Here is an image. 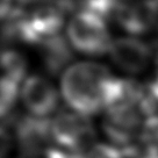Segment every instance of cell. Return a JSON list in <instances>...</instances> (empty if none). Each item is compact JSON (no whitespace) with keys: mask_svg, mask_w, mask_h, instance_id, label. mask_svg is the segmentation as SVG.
<instances>
[{"mask_svg":"<svg viewBox=\"0 0 158 158\" xmlns=\"http://www.w3.org/2000/svg\"><path fill=\"white\" fill-rule=\"evenodd\" d=\"M138 158H158V155H152V153H145V155H142L141 157Z\"/></svg>","mask_w":158,"mask_h":158,"instance_id":"2e32d148","label":"cell"},{"mask_svg":"<svg viewBox=\"0 0 158 158\" xmlns=\"http://www.w3.org/2000/svg\"><path fill=\"white\" fill-rule=\"evenodd\" d=\"M84 158H127L118 148L110 143H95Z\"/></svg>","mask_w":158,"mask_h":158,"instance_id":"8fae6325","label":"cell"},{"mask_svg":"<svg viewBox=\"0 0 158 158\" xmlns=\"http://www.w3.org/2000/svg\"><path fill=\"white\" fill-rule=\"evenodd\" d=\"M122 1L123 0H77V6L80 7L78 12H89L106 21L116 18Z\"/></svg>","mask_w":158,"mask_h":158,"instance_id":"9c48e42d","label":"cell"},{"mask_svg":"<svg viewBox=\"0 0 158 158\" xmlns=\"http://www.w3.org/2000/svg\"><path fill=\"white\" fill-rule=\"evenodd\" d=\"M157 2H158V0H157Z\"/></svg>","mask_w":158,"mask_h":158,"instance_id":"e0dca14e","label":"cell"},{"mask_svg":"<svg viewBox=\"0 0 158 158\" xmlns=\"http://www.w3.org/2000/svg\"><path fill=\"white\" fill-rule=\"evenodd\" d=\"M40 47L41 56L45 69L51 74H57L69 68L73 58V48L70 44L69 40L63 35H58L54 39L42 43Z\"/></svg>","mask_w":158,"mask_h":158,"instance_id":"52a82bcc","label":"cell"},{"mask_svg":"<svg viewBox=\"0 0 158 158\" xmlns=\"http://www.w3.org/2000/svg\"><path fill=\"white\" fill-rule=\"evenodd\" d=\"M108 54L114 64L128 74L144 72L152 59L151 47L134 36L113 40Z\"/></svg>","mask_w":158,"mask_h":158,"instance_id":"5b68a950","label":"cell"},{"mask_svg":"<svg viewBox=\"0 0 158 158\" xmlns=\"http://www.w3.org/2000/svg\"><path fill=\"white\" fill-rule=\"evenodd\" d=\"M19 94V83L0 76V120L7 118L14 109Z\"/></svg>","mask_w":158,"mask_h":158,"instance_id":"30bf717a","label":"cell"},{"mask_svg":"<svg viewBox=\"0 0 158 158\" xmlns=\"http://www.w3.org/2000/svg\"><path fill=\"white\" fill-rule=\"evenodd\" d=\"M116 79L102 64L72 63L62 73L59 92L71 110L91 118L108 108Z\"/></svg>","mask_w":158,"mask_h":158,"instance_id":"6da1fadb","label":"cell"},{"mask_svg":"<svg viewBox=\"0 0 158 158\" xmlns=\"http://www.w3.org/2000/svg\"><path fill=\"white\" fill-rule=\"evenodd\" d=\"M51 142L66 152L84 157L93 147L97 131L91 118L73 110H62L50 121Z\"/></svg>","mask_w":158,"mask_h":158,"instance_id":"7a4b0ae2","label":"cell"},{"mask_svg":"<svg viewBox=\"0 0 158 158\" xmlns=\"http://www.w3.org/2000/svg\"><path fill=\"white\" fill-rule=\"evenodd\" d=\"M66 39L73 50L86 56L108 54L113 40L106 21L89 12H76L66 27Z\"/></svg>","mask_w":158,"mask_h":158,"instance_id":"3957f363","label":"cell"},{"mask_svg":"<svg viewBox=\"0 0 158 158\" xmlns=\"http://www.w3.org/2000/svg\"><path fill=\"white\" fill-rule=\"evenodd\" d=\"M60 94L54 83L42 74H30L23 80L20 98L28 115L36 118L50 120L58 113Z\"/></svg>","mask_w":158,"mask_h":158,"instance_id":"277c9868","label":"cell"},{"mask_svg":"<svg viewBox=\"0 0 158 158\" xmlns=\"http://www.w3.org/2000/svg\"><path fill=\"white\" fill-rule=\"evenodd\" d=\"M18 1L22 5H42L45 1H50V0H18Z\"/></svg>","mask_w":158,"mask_h":158,"instance_id":"5bb4252c","label":"cell"},{"mask_svg":"<svg viewBox=\"0 0 158 158\" xmlns=\"http://www.w3.org/2000/svg\"><path fill=\"white\" fill-rule=\"evenodd\" d=\"M115 20L130 36L147 34L157 25V0H123Z\"/></svg>","mask_w":158,"mask_h":158,"instance_id":"8992f818","label":"cell"},{"mask_svg":"<svg viewBox=\"0 0 158 158\" xmlns=\"http://www.w3.org/2000/svg\"><path fill=\"white\" fill-rule=\"evenodd\" d=\"M27 58L22 52L12 48L0 49V73L16 83L25 80L27 73Z\"/></svg>","mask_w":158,"mask_h":158,"instance_id":"ba28073f","label":"cell"},{"mask_svg":"<svg viewBox=\"0 0 158 158\" xmlns=\"http://www.w3.org/2000/svg\"><path fill=\"white\" fill-rule=\"evenodd\" d=\"M16 144L14 133L0 124V158H10Z\"/></svg>","mask_w":158,"mask_h":158,"instance_id":"7c38bea8","label":"cell"},{"mask_svg":"<svg viewBox=\"0 0 158 158\" xmlns=\"http://www.w3.org/2000/svg\"><path fill=\"white\" fill-rule=\"evenodd\" d=\"M153 63H155V74L156 76H158V52L156 54V56H155V58H153Z\"/></svg>","mask_w":158,"mask_h":158,"instance_id":"9a60e30c","label":"cell"},{"mask_svg":"<svg viewBox=\"0 0 158 158\" xmlns=\"http://www.w3.org/2000/svg\"><path fill=\"white\" fill-rule=\"evenodd\" d=\"M13 10V0H0V20H7Z\"/></svg>","mask_w":158,"mask_h":158,"instance_id":"4fadbf2b","label":"cell"}]
</instances>
